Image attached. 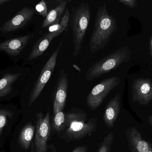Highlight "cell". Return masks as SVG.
Returning a JSON list of instances; mask_svg holds the SVG:
<instances>
[{
    "mask_svg": "<svg viewBox=\"0 0 152 152\" xmlns=\"http://www.w3.org/2000/svg\"><path fill=\"white\" fill-rule=\"evenodd\" d=\"M150 52H151V56L152 57V36L151 38V43H150Z\"/></svg>",
    "mask_w": 152,
    "mask_h": 152,
    "instance_id": "cell-28",
    "label": "cell"
},
{
    "mask_svg": "<svg viewBox=\"0 0 152 152\" xmlns=\"http://www.w3.org/2000/svg\"><path fill=\"white\" fill-rule=\"evenodd\" d=\"M118 1L129 8H134L137 5V1L136 0H119Z\"/></svg>",
    "mask_w": 152,
    "mask_h": 152,
    "instance_id": "cell-24",
    "label": "cell"
},
{
    "mask_svg": "<svg viewBox=\"0 0 152 152\" xmlns=\"http://www.w3.org/2000/svg\"><path fill=\"white\" fill-rule=\"evenodd\" d=\"M70 17H71V14L68 8H67L64 15L62 16L59 22L60 25L61 26L63 32L67 29L68 26L69 25V21H70Z\"/></svg>",
    "mask_w": 152,
    "mask_h": 152,
    "instance_id": "cell-21",
    "label": "cell"
},
{
    "mask_svg": "<svg viewBox=\"0 0 152 152\" xmlns=\"http://www.w3.org/2000/svg\"><path fill=\"white\" fill-rule=\"evenodd\" d=\"M61 40L54 52L43 67L41 72L33 82L26 80L23 91L20 95V104L21 109L25 106L32 107L39 97L51 77L56 66L57 58L63 44Z\"/></svg>",
    "mask_w": 152,
    "mask_h": 152,
    "instance_id": "cell-1",
    "label": "cell"
},
{
    "mask_svg": "<svg viewBox=\"0 0 152 152\" xmlns=\"http://www.w3.org/2000/svg\"><path fill=\"white\" fill-rule=\"evenodd\" d=\"M48 30H49V32H51V33L54 32V33H59V34H61L63 32L59 23H58V24H53V25L50 26L48 28Z\"/></svg>",
    "mask_w": 152,
    "mask_h": 152,
    "instance_id": "cell-23",
    "label": "cell"
},
{
    "mask_svg": "<svg viewBox=\"0 0 152 152\" xmlns=\"http://www.w3.org/2000/svg\"><path fill=\"white\" fill-rule=\"evenodd\" d=\"M128 142L132 152H148L151 144L143 138L137 129L130 128L126 132Z\"/></svg>",
    "mask_w": 152,
    "mask_h": 152,
    "instance_id": "cell-16",
    "label": "cell"
},
{
    "mask_svg": "<svg viewBox=\"0 0 152 152\" xmlns=\"http://www.w3.org/2000/svg\"><path fill=\"white\" fill-rule=\"evenodd\" d=\"M148 152H152V144H151V146H150V149H149V151H148Z\"/></svg>",
    "mask_w": 152,
    "mask_h": 152,
    "instance_id": "cell-30",
    "label": "cell"
},
{
    "mask_svg": "<svg viewBox=\"0 0 152 152\" xmlns=\"http://www.w3.org/2000/svg\"><path fill=\"white\" fill-rule=\"evenodd\" d=\"M114 139V134L110 132L101 143L98 152H110Z\"/></svg>",
    "mask_w": 152,
    "mask_h": 152,
    "instance_id": "cell-20",
    "label": "cell"
},
{
    "mask_svg": "<svg viewBox=\"0 0 152 152\" xmlns=\"http://www.w3.org/2000/svg\"><path fill=\"white\" fill-rule=\"evenodd\" d=\"M0 152H6L4 151H0Z\"/></svg>",
    "mask_w": 152,
    "mask_h": 152,
    "instance_id": "cell-31",
    "label": "cell"
},
{
    "mask_svg": "<svg viewBox=\"0 0 152 152\" xmlns=\"http://www.w3.org/2000/svg\"><path fill=\"white\" fill-rule=\"evenodd\" d=\"M134 102L146 105L152 101V83L150 79L140 78L134 81L132 87Z\"/></svg>",
    "mask_w": 152,
    "mask_h": 152,
    "instance_id": "cell-14",
    "label": "cell"
},
{
    "mask_svg": "<svg viewBox=\"0 0 152 152\" xmlns=\"http://www.w3.org/2000/svg\"><path fill=\"white\" fill-rule=\"evenodd\" d=\"M30 71L17 64L0 70V103L20 96Z\"/></svg>",
    "mask_w": 152,
    "mask_h": 152,
    "instance_id": "cell-2",
    "label": "cell"
},
{
    "mask_svg": "<svg viewBox=\"0 0 152 152\" xmlns=\"http://www.w3.org/2000/svg\"><path fill=\"white\" fill-rule=\"evenodd\" d=\"M73 67L76 70H78V71H80V72L81 71V69H80V68L78 66L76 65V64H74V65H73Z\"/></svg>",
    "mask_w": 152,
    "mask_h": 152,
    "instance_id": "cell-27",
    "label": "cell"
},
{
    "mask_svg": "<svg viewBox=\"0 0 152 152\" xmlns=\"http://www.w3.org/2000/svg\"><path fill=\"white\" fill-rule=\"evenodd\" d=\"M69 80L65 70L61 69L53 93L54 114L62 111L66 101Z\"/></svg>",
    "mask_w": 152,
    "mask_h": 152,
    "instance_id": "cell-13",
    "label": "cell"
},
{
    "mask_svg": "<svg viewBox=\"0 0 152 152\" xmlns=\"http://www.w3.org/2000/svg\"><path fill=\"white\" fill-rule=\"evenodd\" d=\"M70 1H60L58 5L48 12V15L44 20L42 27L46 28L53 24L59 23L64 15V12L66 9L67 5Z\"/></svg>",
    "mask_w": 152,
    "mask_h": 152,
    "instance_id": "cell-18",
    "label": "cell"
},
{
    "mask_svg": "<svg viewBox=\"0 0 152 152\" xmlns=\"http://www.w3.org/2000/svg\"><path fill=\"white\" fill-rule=\"evenodd\" d=\"M11 0H0V5L4 4L6 3L10 2Z\"/></svg>",
    "mask_w": 152,
    "mask_h": 152,
    "instance_id": "cell-26",
    "label": "cell"
},
{
    "mask_svg": "<svg viewBox=\"0 0 152 152\" xmlns=\"http://www.w3.org/2000/svg\"><path fill=\"white\" fill-rule=\"evenodd\" d=\"M121 107V97L118 93L106 106L103 114V119L106 126L112 128L119 114Z\"/></svg>",
    "mask_w": 152,
    "mask_h": 152,
    "instance_id": "cell-17",
    "label": "cell"
},
{
    "mask_svg": "<svg viewBox=\"0 0 152 152\" xmlns=\"http://www.w3.org/2000/svg\"><path fill=\"white\" fill-rule=\"evenodd\" d=\"M90 18L91 10L88 3H81L72 10L69 25L73 34L75 57L80 53Z\"/></svg>",
    "mask_w": 152,
    "mask_h": 152,
    "instance_id": "cell-5",
    "label": "cell"
},
{
    "mask_svg": "<svg viewBox=\"0 0 152 152\" xmlns=\"http://www.w3.org/2000/svg\"><path fill=\"white\" fill-rule=\"evenodd\" d=\"M117 28L114 17L109 14L106 3L98 8L88 47L94 53L104 49Z\"/></svg>",
    "mask_w": 152,
    "mask_h": 152,
    "instance_id": "cell-3",
    "label": "cell"
},
{
    "mask_svg": "<svg viewBox=\"0 0 152 152\" xmlns=\"http://www.w3.org/2000/svg\"><path fill=\"white\" fill-rule=\"evenodd\" d=\"M87 146H81L76 147L71 152H87Z\"/></svg>",
    "mask_w": 152,
    "mask_h": 152,
    "instance_id": "cell-25",
    "label": "cell"
},
{
    "mask_svg": "<svg viewBox=\"0 0 152 152\" xmlns=\"http://www.w3.org/2000/svg\"><path fill=\"white\" fill-rule=\"evenodd\" d=\"M35 10L40 15L45 18L48 15V9L45 1L42 0L39 2L35 7Z\"/></svg>",
    "mask_w": 152,
    "mask_h": 152,
    "instance_id": "cell-22",
    "label": "cell"
},
{
    "mask_svg": "<svg viewBox=\"0 0 152 152\" xmlns=\"http://www.w3.org/2000/svg\"><path fill=\"white\" fill-rule=\"evenodd\" d=\"M59 33L48 32L40 37L34 44L29 52L27 53L22 59L21 66L29 64L42 56L47 50L53 39L60 35Z\"/></svg>",
    "mask_w": 152,
    "mask_h": 152,
    "instance_id": "cell-15",
    "label": "cell"
},
{
    "mask_svg": "<svg viewBox=\"0 0 152 152\" xmlns=\"http://www.w3.org/2000/svg\"><path fill=\"white\" fill-rule=\"evenodd\" d=\"M36 125L22 119L16 126L10 140L11 152H28L32 147L35 134Z\"/></svg>",
    "mask_w": 152,
    "mask_h": 152,
    "instance_id": "cell-7",
    "label": "cell"
},
{
    "mask_svg": "<svg viewBox=\"0 0 152 152\" xmlns=\"http://www.w3.org/2000/svg\"><path fill=\"white\" fill-rule=\"evenodd\" d=\"M151 10H152V9H151Z\"/></svg>",
    "mask_w": 152,
    "mask_h": 152,
    "instance_id": "cell-32",
    "label": "cell"
},
{
    "mask_svg": "<svg viewBox=\"0 0 152 152\" xmlns=\"http://www.w3.org/2000/svg\"><path fill=\"white\" fill-rule=\"evenodd\" d=\"M34 34L20 36L0 41V53H4L10 57L14 64L26 55V51Z\"/></svg>",
    "mask_w": 152,
    "mask_h": 152,
    "instance_id": "cell-9",
    "label": "cell"
},
{
    "mask_svg": "<svg viewBox=\"0 0 152 152\" xmlns=\"http://www.w3.org/2000/svg\"><path fill=\"white\" fill-rule=\"evenodd\" d=\"M120 82L118 77L114 76L103 79L95 86L87 96V104L89 109L94 110L98 108L110 92Z\"/></svg>",
    "mask_w": 152,
    "mask_h": 152,
    "instance_id": "cell-10",
    "label": "cell"
},
{
    "mask_svg": "<svg viewBox=\"0 0 152 152\" xmlns=\"http://www.w3.org/2000/svg\"><path fill=\"white\" fill-rule=\"evenodd\" d=\"M66 114L63 111L54 114L53 121V126L54 130L58 133L64 131L66 125Z\"/></svg>",
    "mask_w": 152,
    "mask_h": 152,
    "instance_id": "cell-19",
    "label": "cell"
},
{
    "mask_svg": "<svg viewBox=\"0 0 152 152\" xmlns=\"http://www.w3.org/2000/svg\"><path fill=\"white\" fill-rule=\"evenodd\" d=\"M97 126L96 118H91L87 121L85 112L81 110L73 109L66 114L65 135L70 141L81 140L94 132Z\"/></svg>",
    "mask_w": 152,
    "mask_h": 152,
    "instance_id": "cell-4",
    "label": "cell"
},
{
    "mask_svg": "<svg viewBox=\"0 0 152 152\" xmlns=\"http://www.w3.org/2000/svg\"><path fill=\"white\" fill-rule=\"evenodd\" d=\"M148 120L150 124L152 126V115L148 117Z\"/></svg>",
    "mask_w": 152,
    "mask_h": 152,
    "instance_id": "cell-29",
    "label": "cell"
},
{
    "mask_svg": "<svg viewBox=\"0 0 152 152\" xmlns=\"http://www.w3.org/2000/svg\"><path fill=\"white\" fill-rule=\"evenodd\" d=\"M35 134L34 140L35 152H47V142L51 131L50 114L49 112L44 116L42 112L36 115Z\"/></svg>",
    "mask_w": 152,
    "mask_h": 152,
    "instance_id": "cell-11",
    "label": "cell"
},
{
    "mask_svg": "<svg viewBox=\"0 0 152 152\" xmlns=\"http://www.w3.org/2000/svg\"><path fill=\"white\" fill-rule=\"evenodd\" d=\"M35 9L25 7L16 15L5 21L0 27V36H10L25 26L32 19L35 14Z\"/></svg>",
    "mask_w": 152,
    "mask_h": 152,
    "instance_id": "cell-12",
    "label": "cell"
},
{
    "mask_svg": "<svg viewBox=\"0 0 152 152\" xmlns=\"http://www.w3.org/2000/svg\"><path fill=\"white\" fill-rule=\"evenodd\" d=\"M17 105L13 104L0 103V148L3 149L10 140L13 127L21 113Z\"/></svg>",
    "mask_w": 152,
    "mask_h": 152,
    "instance_id": "cell-8",
    "label": "cell"
},
{
    "mask_svg": "<svg viewBox=\"0 0 152 152\" xmlns=\"http://www.w3.org/2000/svg\"><path fill=\"white\" fill-rule=\"evenodd\" d=\"M131 53L128 46H123L92 65L87 71L86 79L92 81L110 72L130 59Z\"/></svg>",
    "mask_w": 152,
    "mask_h": 152,
    "instance_id": "cell-6",
    "label": "cell"
}]
</instances>
